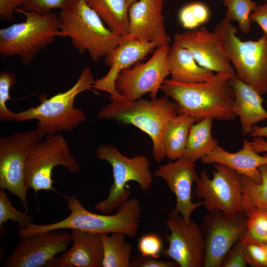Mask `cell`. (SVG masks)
<instances>
[{
	"label": "cell",
	"instance_id": "6da1fadb",
	"mask_svg": "<svg viewBox=\"0 0 267 267\" xmlns=\"http://www.w3.org/2000/svg\"><path fill=\"white\" fill-rule=\"evenodd\" d=\"M233 75L217 73L206 82L192 84L166 79L160 90L177 103L180 113L194 118L196 122L205 117L232 121L237 117L230 83Z\"/></svg>",
	"mask_w": 267,
	"mask_h": 267
},
{
	"label": "cell",
	"instance_id": "7a4b0ae2",
	"mask_svg": "<svg viewBox=\"0 0 267 267\" xmlns=\"http://www.w3.org/2000/svg\"><path fill=\"white\" fill-rule=\"evenodd\" d=\"M65 198L70 211L68 217L49 224L31 223L26 227H20L17 235L22 238L40 232L67 229L98 234L120 232L130 238L137 235L142 208L136 198H130L117 209L116 214L110 215L89 211L74 195Z\"/></svg>",
	"mask_w": 267,
	"mask_h": 267
},
{
	"label": "cell",
	"instance_id": "3957f363",
	"mask_svg": "<svg viewBox=\"0 0 267 267\" xmlns=\"http://www.w3.org/2000/svg\"><path fill=\"white\" fill-rule=\"evenodd\" d=\"M169 98L164 94L151 100L111 101L98 111L97 116L99 119L132 125L148 134L152 142V156L159 163L166 157L163 137L167 126L180 113L177 103Z\"/></svg>",
	"mask_w": 267,
	"mask_h": 267
},
{
	"label": "cell",
	"instance_id": "277c9868",
	"mask_svg": "<svg viewBox=\"0 0 267 267\" xmlns=\"http://www.w3.org/2000/svg\"><path fill=\"white\" fill-rule=\"evenodd\" d=\"M58 18L60 37H69L79 53L87 51L95 62L116 48L123 38L105 26L85 0L60 10Z\"/></svg>",
	"mask_w": 267,
	"mask_h": 267
},
{
	"label": "cell",
	"instance_id": "5b68a950",
	"mask_svg": "<svg viewBox=\"0 0 267 267\" xmlns=\"http://www.w3.org/2000/svg\"><path fill=\"white\" fill-rule=\"evenodd\" d=\"M94 81L90 68H85L71 88L49 98L45 95H39L40 104L15 113V121L37 120L36 129L44 135L71 131L86 120L84 111L75 108V98L93 88Z\"/></svg>",
	"mask_w": 267,
	"mask_h": 267
},
{
	"label": "cell",
	"instance_id": "8992f818",
	"mask_svg": "<svg viewBox=\"0 0 267 267\" xmlns=\"http://www.w3.org/2000/svg\"><path fill=\"white\" fill-rule=\"evenodd\" d=\"M219 43L235 75L261 95L267 92V35L256 41H242L230 21L224 18L214 28Z\"/></svg>",
	"mask_w": 267,
	"mask_h": 267
},
{
	"label": "cell",
	"instance_id": "52a82bcc",
	"mask_svg": "<svg viewBox=\"0 0 267 267\" xmlns=\"http://www.w3.org/2000/svg\"><path fill=\"white\" fill-rule=\"evenodd\" d=\"M25 16L24 21L0 29V54L18 55L21 62L30 64L42 50L60 37L58 15L52 11L45 14L17 8Z\"/></svg>",
	"mask_w": 267,
	"mask_h": 267
},
{
	"label": "cell",
	"instance_id": "ba28073f",
	"mask_svg": "<svg viewBox=\"0 0 267 267\" xmlns=\"http://www.w3.org/2000/svg\"><path fill=\"white\" fill-rule=\"evenodd\" d=\"M96 157L108 162L112 168L113 182L107 198L98 202L95 209L102 214H110L118 209L130 198L131 192L127 183L137 182L143 191L149 190L153 176L150 171V162L144 155L131 158L122 154L114 145L101 144L95 151Z\"/></svg>",
	"mask_w": 267,
	"mask_h": 267
},
{
	"label": "cell",
	"instance_id": "9c48e42d",
	"mask_svg": "<svg viewBox=\"0 0 267 267\" xmlns=\"http://www.w3.org/2000/svg\"><path fill=\"white\" fill-rule=\"evenodd\" d=\"M44 135L36 129L0 137V188L18 197L29 211L26 185L28 157Z\"/></svg>",
	"mask_w": 267,
	"mask_h": 267
},
{
	"label": "cell",
	"instance_id": "30bf717a",
	"mask_svg": "<svg viewBox=\"0 0 267 267\" xmlns=\"http://www.w3.org/2000/svg\"><path fill=\"white\" fill-rule=\"evenodd\" d=\"M58 166L75 174L81 169L67 141L61 134L46 135L28 157L25 178L27 189H33L35 193L41 190L56 191L52 174L53 168Z\"/></svg>",
	"mask_w": 267,
	"mask_h": 267
},
{
	"label": "cell",
	"instance_id": "8fae6325",
	"mask_svg": "<svg viewBox=\"0 0 267 267\" xmlns=\"http://www.w3.org/2000/svg\"><path fill=\"white\" fill-rule=\"evenodd\" d=\"M200 226L205 241L202 267H221L230 248L246 235V216L243 212L231 214L219 210L209 211Z\"/></svg>",
	"mask_w": 267,
	"mask_h": 267
},
{
	"label": "cell",
	"instance_id": "7c38bea8",
	"mask_svg": "<svg viewBox=\"0 0 267 267\" xmlns=\"http://www.w3.org/2000/svg\"><path fill=\"white\" fill-rule=\"evenodd\" d=\"M213 178L202 171L196 182L195 196L202 200L209 212L215 210L234 214L243 212V189L241 175L221 164H214Z\"/></svg>",
	"mask_w": 267,
	"mask_h": 267
},
{
	"label": "cell",
	"instance_id": "4fadbf2b",
	"mask_svg": "<svg viewBox=\"0 0 267 267\" xmlns=\"http://www.w3.org/2000/svg\"><path fill=\"white\" fill-rule=\"evenodd\" d=\"M169 48V45L158 46L146 62L136 64L119 74L115 87L124 99L133 102L146 93H149L152 99L157 97L162 84L170 75Z\"/></svg>",
	"mask_w": 267,
	"mask_h": 267
},
{
	"label": "cell",
	"instance_id": "5bb4252c",
	"mask_svg": "<svg viewBox=\"0 0 267 267\" xmlns=\"http://www.w3.org/2000/svg\"><path fill=\"white\" fill-rule=\"evenodd\" d=\"M170 234L165 235L169 247L162 255L180 267H202L205 256V241L200 226L191 219L185 221L174 209L166 222Z\"/></svg>",
	"mask_w": 267,
	"mask_h": 267
},
{
	"label": "cell",
	"instance_id": "9a60e30c",
	"mask_svg": "<svg viewBox=\"0 0 267 267\" xmlns=\"http://www.w3.org/2000/svg\"><path fill=\"white\" fill-rule=\"evenodd\" d=\"M71 243V233L68 230L45 231L22 238L3 266L46 267L58 254L66 251Z\"/></svg>",
	"mask_w": 267,
	"mask_h": 267
},
{
	"label": "cell",
	"instance_id": "2e32d148",
	"mask_svg": "<svg viewBox=\"0 0 267 267\" xmlns=\"http://www.w3.org/2000/svg\"><path fill=\"white\" fill-rule=\"evenodd\" d=\"M157 47L154 44L136 38L123 37L118 46L105 57V62L110 69L104 77L94 80L93 88L109 93L111 101L126 100L116 90L115 82L118 75L154 52Z\"/></svg>",
	"mask_w": 267,
	"mask_h": 267
},
{
	"label": "cell",
	"instance_id": "e0dca14e",
	"mask_svg": "<svg viewBox=\"0 0 267 267\" xmlns=\"http://www.w3.org/2000/svg\"><path fill=\"white\" fill-rule=\"evenodd\" d=\"M174 44L188 49L197 63L212 72L235 74L214 32L205 26L197 30L177 33Z\"/></svg>",
	"mask_w": 267,
	"mask_h": 267
},
{
	"label": "cell",
	"instance_id": "ac0fdd59",
	"mask_svg": "<svg viewBox=\"0 0 267 267\" xmlns=\"http://www.w3.org/2000/svg\"><path fill=\"white\" fill-rule=\"evenodd\" d=\"M153 176L166 181L176 196L174 210L185 221L190 220V216L196 209L203 206L202 202L193 203L191 200L192 183H196L199 177L196 172L195 163L182 156L175 161L171 160L168 163L160 166Z\"/></svg>",
	"mask_w": 267,
	"mask_h": 267
},
{
	"label": "cell",
	"instance_id": "d6986e66",
	"mask_svg": "<svg viewBox=\"0 0 267 267\" xmlns=\"http://www.w3.org/2000/svg\"><path fill=\"white\" fill-rule=\"evenodd\" d=\"M164 0H138L129 9L128 36L157 47L169 45L171 38L164 25L163 7Z\"/></svg>",
	"mask_w": 267,
	"mask_h": 267
},
{
	"label": "cell",
	"instance_id": "ffe728a7",
	"mask_svg": "<svg viewBox=\"0 0 267 267\" xmlns=\"http://www.w3.org/2000/svg\"><path fill=\"white\" fill-rule=\"evenodd\" d=\"M72 245L46 266L48 267H102L103 249L100 234L71 229Z\"/></svg>",
	"mask_w": 267,
	"mask_h": 267
},
{
	"label": "cell",
	"instance_id": "44dd1931",
	"mask_svg": "<svg viewBox=\"0 0 267 267\" xmlns=\"http://www.w3.org/2000/svg\"><path fill=\"white\" fill-rule=\"evenodd\" d=\"M201 160L206 165H224L259 183L262 182V175L259 167L267 164V152L260 155L254 150L250 141L244 139L242 148L237 152H228L218 145Z\"/></svg>",
	"mask_w": 267,
	"mask_h": 267
},
{
	"label": "cell",
	"instance_id": "7402d4cb",
	"mask_svg": "<svg viewBox=\"0 0 267 267\" xmlns=\"http://www.w3.org/2000/svg\"><path fill=\"white\" fill-rule=\"evenodd\" d=\"M234 96V111L240 119L242 134H251L256 124L267 119L262 95L234 75L230 79Z\"/></svg>",
	"mask_w": 267,
	"mask_h": 267
},
{
	"label": "cell",
	"instance_id": "603a6c76",
	"mask_svg": "<svg viewBox=\"0 0 267 267\" xmlns=\"http://www.w3.org/2000/svg\"><path fill=\"white\" fill-rule=\"evenodd\" d=\"M168 62L170 79L178 83L204 82L214 75L213 72L200 66L188 49L174 43L169 49Z\"/></svg>",
	"mask_w": 267,
	"mask_h": 267
},
{
	"label": "cell",
	"instance_id": "cb8c5ba5",
	"mask_svg": "<svg viewBox=\"0 0 267 267\" xmlns=\"http://www.w3.org/2000/svg\"><path fill=\"white\" fill-rule=\"evenodd\" d=\"M113 32L125 37L128 34L129 5L127 0H85Z\"/></svg>",
	"mask_w": 267,
	"mask_h": 267
},
{
	"label": "cell",
	"instance_id": "d4e9b609",
	"mask_svg": "<svg viewBox=\"0 0 267 267\" xmlns=\"http://www.w3.org/2000/svg\"><path fill=\"white\" fill-rule=\"evenodd\" d=\"M195 122L194 118L179 113L169 123L163 137L166 157L173 161L183 156L190 129Z\"/></svg>",
	"mask_w": 267,
	"mask_h": 267
},
{
	"label": "cell",
	"instance_id": "484cf974",
	"mask_svg": "<svg viewBox=\"0 0 267 267\" xmlns=\"http://www.w3.org/2000/svg\"><path fill=\"white\" fill-rule=\"evenodd\" d=\"M213 120L205 117L191 126L183 157L195 163L216 147L218 141L212 135Z\"/></svg>",
	"mask_w": 267,
	"mask_h": 267
},
{
	"label": "cell",
	"instance_id": "4316f807",
	"mask_svg": "<svg viewBox=\"0 0 267 267\" xmlns=\"http://www.w3.org/2000/svg\"><path fill=\"white\" fill-rule=\"evenodd\" d=\"M103 249L102 267H131L132 246L120 232L99 234Z\"/></svg>",
	"mask_w": 267,
	"mask_h": 267
},
{
	"label": "cell",
	"instance_id": "83f0119b",
	"mask_svg": "<svg viewBox=\"0 0 267 267\" xmlns=\"http://www.w3.org/2000/svg\"><path fill=\"white\" fill-rule=\"evenodd\" d=\"M259 170L262 175L259 183L240 175L244 214L254 209L267 213V164L260 166Z\"/></svg>",
	"mask_w": 267,
	"mask_h": 267
},
{
	"label": "cell",
	"instance_id": "f1b7e54d",
	"mask_svg": "<svg viewBox=\"0 0 267 267\" xmlns=\"http://www.w3.org/2000/svg\"><path fill=\"white\" fill-rule=\"evenodd\" d=\"M226 8L225 18L229 21L238 23L240 31L247 34L251 30V13L257 6L252 0H222Z\"/></svg>",
	"mask_w": 267,
	"mask_h": 267
},
{
	"label": "cell",
	"instance_id": "f546056e",
	"mask_svg": "<svg viewBox=\"0 0 267 267\" xmlns=\"http://www.w3.org/2000/svg\"><path fill=\"white\" fill-rule=\"evenodd\" d=\"M209 7L201 2H193L183 6L178 14L179 21L185 28L194 29L206 23L210 19Z\"/></svg>",
	"mask_w": 267,
	"mask_h": 267
},
{
	"label": "cell",
	"instance_id": "4dcf8cb0",
	"mask_svg": "<svg viewBox=\"0 0 267 267\" xmlns=\"http://www.w3.org/2000/svg\"><path fill=\"white\" fill-rule=\"evenodd\" d=\"M18 222L21 227H24L32 223V218L28 211L21 212L17 210L10 202L5 190H0V225L8 221Z\"/></svg>",
	"mask_w": 267,
	"mask_h": 267
},
{
	"label": "cell",
	"instance_id": "1f68e13d",
	"mask_svg": "<svg viewBox=\"0 0 267 267\" xmlns=\"http://www.w3.org/2000/svg\"><path fill=\"white\" fill-rule=\"evenodd\" d=\"M247 233L244 238L258 241L267 234V213L257 209L245 213Z\"/></svg>",
	"mask_w": 267,
	"mask_h": 267
},
{
	"label": "cell",
	"instance_id": "d6a6232c",
	"mask_svg": "<svg viewBox=\"0 0 267 267\" xmlns=\"http://www.w3.org/2000/svg\"><path fill=\"white\" fill-rule=\"evenodd\" d=\"M16 83L15 75L6 71L0 73V119L1 120L12 121L15 120V112L9 110L6 105L10 96V89Z\"/></svg>",
	"mask_w": 267,
	"mask_h": 267
},
{
	"label": "cell",
	"instance_id": "836d02e7",
	"mask_svg": "<svg viewBox=\"0 0 267 267\" xmlns=\"http://www.w3.org/2000/svg\"><path fill=\"white\" fill-rule=\"evenodd\" d=\"M78 0H22V8L27 11L45 14L52 9L67 8Z\"/></svg>",
	"mask_w": 267,
	"mask_h": 267
},
{
	"label": "cell",
	"instance_id": "e575fe53",
	"mask_svg": "<svg viewBox=\"0 0 267 267\" xmlns=\"http://www.w3.org/2000/svg\"><path fill=\"white\" fill-rule=\"evenodd\" d=\"M137 247L141 255L157 259L162 255L164 250L162 239L154 233L142 236L138 240Z\"/></svg>",
	"mask_w": 267,
	"mask_h": 267
},
{
	"label": "cell",
	"instance_id": "d590c367",
	"mask_svg": "<svg viewBox=\"0 0 267 267\" xmlns=\"http://www.w3.org/2000/svg\"><path fill=\"white\" fill-rule=\"evenodd\" d=\"M248 265L245 244L237 241L226 254L221 267H246Z\"/></svg>",
	"mask_w": 267,
	"mask_h": 267
},
{
	"label": "cell",
	"instance_id": "8d00e7d4",
	"mask_svg": "<svg viewBox=\"0 0 267 267\" xmlns=\"http://www.w3.org/2000/svg\"><path fill=\"white\" fill-rule=\"evenodd\" d=\"M242 240L245 244L248 265L252 267H267L266 254L263 244L246 238Z\"/></svg>",
	"mask_w": 267,
	"mask_h": 267
},
{
	"label": "cell",
	"instance_id": "74e56055",
	"mask_svg": "<svg viewBox=\"0 0 267 267\" xmlns=\"http://www.w3.org/2000/svg\"><path fill=\"white\" fill-rule=\"evenodd\" d=\"M176 262L172 260L166 261L157 258L140 255H136L131 259V267H177Z\"/></svg>",
	"mask_w": 267,
	"mask_h": 267
},
{
	"label": "cell",
	"instance_id": "f35d334b",
	"mask_svg": "<svg viewBox=\"0 0 267 267\" xmlns=\"http://www.w3.org/2000/svg\"><path fill=\"white\" fill-rule=\"evenodd\" d=\"M22 0H0V19L5 22L12 21L14 12L22 6Z\"/></svg>",
	"mask_w": 267,
	"mask_h": 267
},
{
	"label": "cell",
	"instance_id": "ab89813d",
	"mask_svg": "<svg viewBox=\"0 0 267 267\" xmlns=\"http://www.w3.org/2000/svg\"><path fill=\"white\" fill-rule=\"evenodd\" d=\"M250 19L252 22L259 25L264 33L267 35V2L263 4L257 5L251 13Z\"/></svg>",
	"mask_w": 267,
	"mask_h": 267
},
{
	"label": "cell",
	"instance_id": "60d3db41",
	"mask_svg": "<svg viewBox=\"0 0 267 267\" xmlns=\"http://www.w3.org/2000/svg\"><path fill=\"white\" fill-rule=\"evenodd\" d=\"M250 142L256 152H267V141H265L263 138L254 137Z\"/></svg>",
	"mask_w": 267,
	"mask_h": 267
},
{
	"label": "cell",
	"instance_id": "b9f144b4",
	"mask_svg": "<svg viewBox=\"0 0 267 267\" xmlns=\"http://www.w3.org/2000/svg\"><path fill=\"white\" fill-rule=\"evenodd\" d=\"M251 135L254 137H266L267 141V126L260 127L255 125L253 128Z\"/></svg>",
	"mask_w": 267,
	"mask_h": 267
},
{
	"label": "cell",
	"instance_id": "7bdbcfd3",
	"mask_svg": "<svg viewBox=\"0 0 267 267\" xmlns=\"http://www.w3.org/2000/svg\"><path fill=\"white\" fill-rule=\"evenodd\" d=\"M258 242L267 243V234L265 236H264L263 237H262L261 239H260L259 241H258Z\"/></svg>",
	"mask_w": 267,
	"mask_h": 267
},
{
	"label": "cell",
	"instance_id": "ee69618b",
	"mask_svg": "<svg viewBox=\"0 0 267 267\" xmlns=\"http://www.w3.org/2000/svg\"><path fill=\"white\" fill-rule=\"evenodd\" d=\"M263 244V245L264 246V248L265 249L266 254V257H267V243H262Z\"/></svg>",
	"mask_w": 267,
	"mask_h": 267
},
{
	"label": "cell",
	"instance_id": "f6af8a7d",
	"mask_svg": "<svg viewBox=\"0 0 267 267\" xmlns=\"http://www.w3.org/2000/svg\"><path fill=\"white\" fill-rule=\"evenodd\" d=\"M138 0H127L129 6Z\"/></svg>",
	"mask_w": 267,
	"mask_h": 267
},
{
	"label": "cell",
	"instance_id": "bcb514c9",
	"mask_svg": "<svg viewBox=\"0 0 267 267\" xmlns=\"http://www.w3.org/2000/svg\"><path fill=\"white\" fill-rule=\"evenodd\" d=\"M266 1V2H267V0H265Z\"/></svg>",
	"mask_w": 267,
	"mask_h": 267
}]
</instances>
